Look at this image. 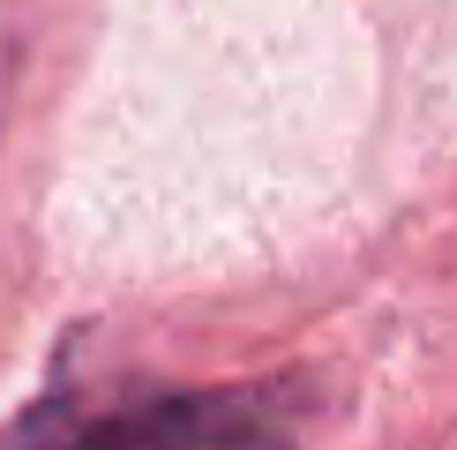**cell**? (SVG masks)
I'll use <instances>...</instances> for the list:
<instances>
[{
  "label": "cell",
  "instance_id": "cell-1",
  "mask_svg": "<svg viewBox=\"0 0 457 450\" xmlns=\"http://www.w3.org/2000/svg\"><path fill=\"white\" fill-rule=\"evenodd\" d=\"M90 436H128V443H240V436H262V412L255 405H233V398H165V405H143V412H120V421H98Z\"/></svg>",
  "mask_w": 457,
  "mask_h": 450
}]
</instances>
